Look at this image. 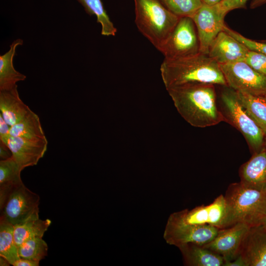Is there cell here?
<instances>
[{
	"label": "cell",
	"instance_id": "obj_23",
	"mask_svg": "<svg viewBox=\"0 0 266 266\" xmlns=\"http://www.w3.org/2000/svg\"><path fill=\"white\" fill-rule=\"evenodd\" d=\"M51 224V221L47 219L41 220L39 216L33 217L26 221L14 226V237L18 247L26 240L36 237H42Z\"/></svg>",
	"mask_w": 266,
	"mask_h": 266
},
{
	"label": "cell",
	"instance_id": "obj_15",
	"mask_svg": "<svg viewBox=\"0 0 266 266\" xmlns=\"http://www.w3.org/2000/svg\"><path fill=\"white\" fill-rule=\"evenodd\" d=\"M239 255L247 266H266V228L251 227L242 242Z\"/></svg>",
	"mask_w": 266,
	"mask_h": 266
},
{
	"label": "cell",
	"instance_id": "obj_27",
	"mask_svg": "<svg viewBox=\"0 0 266 266\" xmlns=\"http://www.w3.org/2000/svg\"><path fill=\"white\" fill-rule=\"evenodd\" d=\"M171 13L179 17H192L201 6V0H159Z\"/></svg>",
	"mask_w": 266,
	"mask_h": 266
},
{
	"label": "cell",
	"instance_id": "obj_24",
	"mask_svg": "<svg viewBox=\"0 0 266 266\" xmlns=\"http://www.w3.org/2000/svg\"><path fill=\"white\" fill-rule=\"evenodd\" d=\"M14 226L0 217V256L13 266L20 258L14 237Z\"/></svg>",
	"mask_w": 266,
	"mask_h": 266
},
{
	"label": "cell",
	"instance_id": "obj_37",
	"mask_svg": "<svg viewBox=\"0 0 266 266\" xmlns=\"http://www.w3.org/2000/svg\"><path fill=\"white\" fill-rule=\"evenodd\" d=\"M11 264L4 257L0 256V266H9Z\"/></svg>",
	"mask_w": 266,
	"mask_h": 266
},
{
	"label": "cell",
	"instance_id": "obj_13",
	"mask_svg": "<svg viewBox=\"0 0 266 266\" xmlns=\"http://www.w3.org/2000/svg\"><path fill=\"white\" fill-rule=\"evenodd\" d=\"M249 50L244 44L223 31L211 43L208 55L221 65L244 61Z\"/></svg>",
	"mask_w": 266,
	"mask_h": 266
},
{
	"label": "cell",
	"instance_id": "obj_35",
	"mask_svg": "<svg viewBox=\"0 0 266 266\" xmlns=\"http://www.w3.org/2000/svg\"><path fill=\"white\" fill-rule=\"evenodd\" d=\"M266 2V0H252L250 4L251 8L258 7Z\"/></svg>",
	"mask_w": 266,
	"mask_h": 266
},
{
	"label": "cell",
	"instance_id": "obj_32",
	"mask_svg": "<svg viewBox=\"0 0 266 266\" xmlns=\"http://www.w3.org/2000/svg\"><path fill=\"white\" fill-rule=\"evenodd\" d=\"M12 156V153L7 146L0 142V160L7 159Z\"/></svg>",
	"mask_w": 266,
	"mask_h": 266
},
{
	"label": "cell",
	"instance_id": "obj_20",
	"mask_svg": "<svg viewBox=\"0 0 266 266\" xmlns=\"http://www.w3.org/2000/svg\"><path fill=\"white\" fill-rule=\"evenodd\" d=\"M22 170L12 156L0 161V205L4 201L12 190L23 183Z\"/></svg>",
	"mask_w": 266,
	"mask_h": 266
},
{
	"label": "cell",
	"instance_id": "obj_5",
	"mask_svg": "<svg viewBox=\"0 0 266 266\" xmlns=\"http://www.w3.org/2000/svg\"><path fill=\"white\" fill-rule=\"evenodd\" d=\"M218 104L224 122L241 133L252 154L264 150L266 135L241 105L236 91L223 86Z\"/></svg>",
	"mask_w": 266,
	"mask_h": 266
},
{
	"label": "cell",
	"instance_id": "obj_29",
	"mask_svg": "<svg viewBox=\"0 0 266 266\" xmlns=\"http://www.w3.org/2000/svg\"><path fill=\"white\" fill-rule=\"evenodd\" d=\"M248 65L258 72L266 76V55L249 50L244 60Z\"/></svg>",
	"mask_w": 266,
	"mask_h": 266
},
{
	"label": "cell",
	"instance_id": "obj_38",
	"mask_svg": "<svg viewBox=\"0 0 266 266\" xmlns=\"http://www.w3.org/2000/svg\"><path fill=\"white\" fill-rule=\"evenodd\" d=\"M261 225H262L263 227L266 228V217L264 219Z\"/></svg>",
	"mask_w": 266,
	"mask_h": 266
},
{
	"label": "cell",
	"instance_id": "obj_17",
	"mask_svg": "<svg viewBox=\"0 0 266 266\" xmlns=\"http://www.w3.org/2000/svg\"><path fill=\"white\" fill-rule=\"evenodd\" d=\"M31 110L20 99L17 86L10 89L0 90V114L10 127Z\"/></svg>",
	"mask_w": 266,
	"mask_h": 266
},
{
	"label": "cell",
	"instance_id": "obj_6",
	"mask_svg": "<svg viewBox=\"0 0 266 266\" xmlns=\"http://www.w3.org/2000/svg\"><path fill=\"white\" fill-rule=\"evenodd\" d=\"M166 59L186 58L200 53L195 24L190 17H182L167 37L157 49Z\"/></svg>",
	"mask_w": 266,
	"mask_h": 266
},
{
	"label": "cell",
	"instance_id": "obj_26",
	"mask_svg": "<svg viewBox=\"0 0 266 266\" xmlns=\"http://www.w3.org/2000/svg\"><path fill=\"white\" fill-rule=\"evenodd\" d=\"M18 251L21 258L40 262L47 255L48 245L42 237H36L23 242Z\"/></svg>",
	"mask_w": 266,
	"mask_h": 266
},
{
	"label": "cell",
	"instance_id": "obj_31",
	"mask_svg": "<svg viewBox=\"0 0 266 266\" xmlns=\"http://www.w3.org/2000/svg\"><path fill=\"white\" fill-rule=\"evenodd\" d=\"M10 126L0 114V142L6 146L10 137Z\"/></svg>",
	"mask_w": 266,
	"mask_h": 266
},
{
	"label": "cell",
	"instance_id": "obj_10",
	"mask_svg": "<svg viewBox=\"0 0 266 266\" xmlns=\"http://www.w3.org/2000/svg\"><path fill=\"white\" fill-rule=\"evenodd\" d=\"M225 16L216 5L203 3L191 17L197 31L200 53L208 55L211 43L223 31Z\"/></svg>",
	"mask_w": 266,
	"mask_h": 266
},
{
	"label": "cell",
	"instance_id": "obj_25",
	"mask_svg": "<svg viewBox=\"0 0 266 266\" xmlns=\"http://www.w3.org/2000/svg\"><path fill=\"white\" fill-rule=\"evenodd\" d=\"M84 7L86 13L95 15L97 22L101 26V34L104 36H114L117 29L110 20L103 7L101 0H77Z\"/></svg>",
	"mask_w": 266,
	"mask_h": 266
},
{
	"label": "cell",
	"instance_id": "obj_4",
	"mask_svg": "<svg viewBox=\"0 0 266 266\" xmlns=\"http://www.w3.org/2000/svg\"><path fill=\"white\" fill-rule=\"evenodd\" d=\"M135 23L138 31L158 49L177 24L179 18L159 0H133Z\"/></svg>",
	"mask_w": 266,
	"mask_h": 266
},
{
	"label": "cell",
	"instance_id": "obj_39",
	"mask_svg": "<svg viewBox=\"0 0 266 266\" xmlns=\"http://www.w3.org/2000/svg\"><path fill=\"white\" fill-rule=\"evenodd\" d=\"M264 150L266 151V136L265 137Z\"/></svg>",
	"mask_w": 266,
	"mask_h": 266
},
{
	"label": "cell",
	"instance_id": "obj_19",
	"mask_svg": "<svg viewBox=\"0 0 266 266\" xmlns=\"http://www.w3.org/2000/svg\"><path fill=\"white\" fill-rule=\"evenodd\" d=\"M23 43L20 38L15 40L10 44L9 50L0 56V90L11 89L17 86V82L26 79V76L17 71L13 65L16 48Z\"/></svg>",
	"mask_w": 266,
	"mask_h": 266
},
{
	"label": "cell",
	"instance_id": "obj_1",
	"mask_svg": "<svg viewBox=\"0 0 266 266\" xmlns=\"http://www.w3.org/2000/svg\"><path fill=\"white\" fill-rule=\"evenodd\" d=\"M166 90L179 113L191 126L205 128L224 121L215 85L188 83Z\"/></svg>",
	"mask_w": 266,
	"mask_h": 266
},
{
	"label": "cell",
	"instance_id": "obj_34",
	"mask_svg": "<svg viewBox=\"0 0 266 266\" xmlns=\"http://www.w3.org/2000/svg\"><path fill=\"white\" fill-rule=\"evenodd\" d=\"M39 262L32 261L26 259L20 258L14 264V266H38Z\"/></svg>",
	"mask_w": 266,
	"mask_h": 266
},
{
	"label": "cell",
	"instance_id": "obj_21",
	"mask_svg": "<svg viewBox=\"0 0 266 266\" xmlns=\"http://www.w3.org/2000/svg\"><path fill=\"white\" fill-rule=\"evenodd\" d=\"M10 136L47 141L38 116L31 110L23 118L10 127Z\"/></svg>",
	"mask_w": 266,
	"mask_h": 266
},
{
	"label": "cell",
	"instance_id": "obj_33",
	"mask_svg": "<svg viewBox=\"0 0 266 266\" xmlns=\"http://www.w3.org/2000/svg\"><path fill=\"white\" fill-rule=\"evenodd\" d=\"M223 266H247L240 255H238L235 259L231 261H225Z\"/></svg>",
	"mask_w": 266,
	"mask_h": 266
},
{
	"label": "cell",
	"instance_id": "obj_9",
	"mask_svg": "<svg viewBox=\"0 0 266 266\" xmlns=\"http://www.w3.org/2000/svg\"><path fill=\"white\" fill-rule=\"evenodd\" d=\"M219 66L230 88L254 96L266 97V76L244 61Z\"/></svg>",
	"mask_w": 266,
	"mask_h": 266
},
{
	"label": "cell",
	"instance_id": "obj_18",
	"mask_svg": "<svg viewBox=\"0 0 266 266\" xmlns=\"http://www.w3.org/2000/svg\"><path fill=\"white\" fill-rule=\"evenodd\" d=\"M184 261L189 266H222L224 258L220 255L195 243H187L178 247Z\"/></svg>",
	"mask_w": 266,
	"mask_h": 266
},
{
	"label": "cell",
	"instance_id": "obj_30",
	"mask_svg": "<svg viewBox=\"0 0 266 266\" xmlns=\"http://www.w3.org/2000/svg\"><path fill=\"white\" fill-rule=\"evenodd\" d=\"M249 0H222L219 3L216 4L219 10L226 15L231 10L245 8L247 2Z\"/></svg>",
	"mask_w": 266,
	"mask_h": 266
},
{
	"label": "cell",
	"instance_id": "obj_22",
	"mask_svg": "<svg viewBox=\"0 0 266 266\" xmlns=\"http://www.w3.org/2000/svg\"><path fill=\"white\" fill-rule=\"evenodd\" d=\"M236 92L242 106L266 136V97Z\"/></svg>",
	"mask_w": 266,
	"mask_h": 266
},
{
	"label": "cell",
	"instance_id": "obj_40",
	"mask_svg": "<svg viewBox=\"0 0 266 266\" xmlns=\"http://www.w3.org/2000/svg\"><path fill=\"white\" fill-rule=\"evenodd\" d=\"M263 41H265V42H266V40H263Z\"/></svg>",
	"mask_w": 266,
	"mask_h": 266
},
{
	"label": "cell",
	"instance_id": "obj_28",
	"mask_svg": "<svg viewBox=\"0 0 266 266\" xmlns=\"http://www.w3.org/2000/svg\"><path fill=\"white\" fill-rule=\"evenodd\" d=\"M223 31L244 44L249 50L258 52L266 55V42L263 40L258 41L247 38L237 32L230 29L226 25Z\"/></svg>",
	"mask_w": 266,
	"mask_h": 266
},
{
	"label": "cell",
	"instance_id": "obj_7",
	"mask_svg": "<svg viewBox=\"0 0 266 266\" xmlns=\"http://www.w3.org/2000/svg\"><path fill=\"white\" fill-rule=\"evenodd\" d=\"M167 223L189 225H211L219 229L229 227V211L226 199L219 196L207 205L187 209L170 214Z\"/></svg>",
	"mask_w": 266,
	"mask_h": 266
},
{
	"label": "cell",
	"instance_id": "obj_11",
	"mask_svg": "<svg viewBox=\"0 0 266 266\" xmlns=\"http://www.w3.org/2000/svg\"><path fill=\"white\" fill-rule=\"evenodd\" d=\"M220 229L211 225H189L166 223L164 238L169 245L178 247L187 243L203 245L212 241Z\"/></svg>",
	"mask_w": 266,
	"mask_h": 266
},
{
	"label": "cell",
	"instance_id": "obj_3",
	"mask_svg": "<svg viewBox=\"0 0 266 266\" xmlns=\"http://www.w3.org/2000/svg\"><path fill=\"white\" fill-rule=\"evenodd\" d=\"M229 227L237 223L250 227L261 225L266 217V194L239 182L231 184L224 196Z\"/></svg>",
	"mask_w": 266,
	"mask_h": 266
},
{
	"label": "cell",
	"instance_id": "obj_14",
	"mask_svg": "<svg viewBox=\"0 0 266 266\" xmlns=\"http://www.w3.org/2000/svg\"><path fill=\"white\" fill-rule=\"evenodd\" d=\"M48 141L28 139L10 136L7 146L22 171L37 164L46 152Z\"/></svg>",
	"mask_w": 266,
	"mask_h": 266
},
{
	"label": "cell",
	"instance_id": "obj_8",
	"mask_svg": "<svg viewBox=\"0 0 266 266\" xmlns=\"http://www.w3.org/2000/svg\"><path fill=\"white\" fill-rule=\"evenodd\" d=\"M40 198L22 183L14 188L0 205V218L16 226L39 216Z\"/></svg>",
	"mask_w": 266,
	"mask_h": 266
},
{
	"label": "cell",
	"instance_id": "obj_2",
	"mask_svg": "<svg viewBox=\"0 0 266 266\" xmlns=\"http://www.w3.org/2000/svg\"><path fill=\"white\" fill-rule=\"evenodd\" d=\"M160 70L166 89L194 83L228 86L219 65L200 52L180 59H164Z\"/></svg>",
	"mask_w": 266,
	"mask_h": 266
},
{
	"label": "cell",
	"instance_id": "obj_12",
	"mask_svg": "<svg viewBox=\"0 0 266 266\" xmlns=\"http://www.w3.org/2000/svg\"><path fill=\"white\" fill-rule=\"evenodd\" d=\"M251 227L237 223L230 227L220 229L215 238L202 245L221 255L225 261H231L238 255L243 240Z\"/></svg>",
	"mask_w": 266,
	"mask_h": 266
},
{
	"label": "cell",
	"instance_id": "obj_16",
	"mask_svg": "<svg viewBox=\"0 0 266 266\" xmlns=\"http://www.w3.org/2000/svg\"><path fill=\"white\" fill-rule=\"evenodd\" d=\"M239 182L266 194V151L252 154L239 170Z\"/></svg>",
	"mask_w": 266,
	"mask_h": 266
},
{
	"label": "cell",
	"instance_id": "obj_36",
	"mask_svg": "<svg viewBox=\"0 0 266 266\" xmlns=\"http://www.w3.org/2000/svg\"><path fill=\"white\" fill-rule=\"evenodd\" d=\"M203 3L208 5H214L219 3L222 0H201Z\"/></svg>",
	"mask_w": 266,
	"mask_h": 266
}]
</instances>
